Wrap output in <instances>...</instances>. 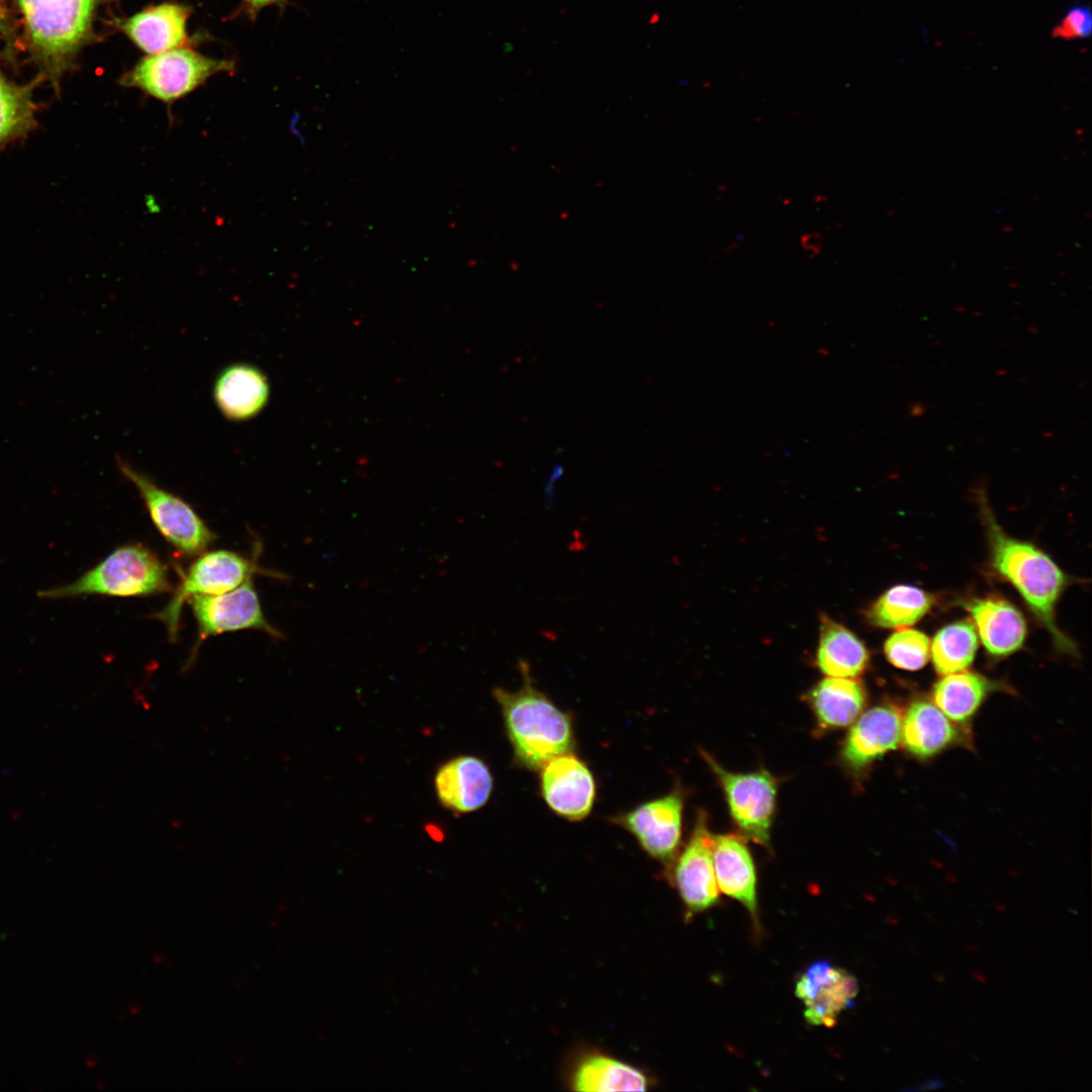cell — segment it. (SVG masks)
Returning a JSON list of instances; mask_svg holds the SVG:
<instances>
[{
    "label": "cell",
    "mask_w": 1092,
    "mask_h": 1092,
    "mask_svg": "<svg viewBox=\"0 0 1092 1092\" xmlns=\"http://www.w3.org/2000/svg\"><path fill=\"white\" fill-rule=\"evenodd\" d=\"M979 496L993 568L1016 588L1049 631L1054 644L1062 651L1074 653L1075 644L1056 622V606L1067 584L1065 573L1032 543L1008 536L994 518L984 492H979Z\"/></svg>",
    "instance_id": "1"
},
{
    "label": "cell",
    "mask_w": 1092,
    "mask_h": 1092,
    "mask_svg": "<svg viewBox=\"0 0 1092 1092\" xmlns=\"http://www.w3.org/2000/svg\"><path fill=\"white\" fill-rule=\"evenodd\" d=\"M523 686L515 692L494 688L515 761L532 770L551 758L570 752L574 736L570 716L533 685L528 663L521 661Z\"/></svg>",
    "instance_id": "2"
},
{
    "label": "cell",
    "mask_w": 1092,
    "mask_h": 1092,
    "mask_svg": "<svg viewBox=\"0 0 1092 1092\" xmlns=\"http://www.w3.org/2000/svg\"><path fill=\"white\" fill-rule=\"evenodd\" d=\"M40 78L59 89L65 73L93 35L99 0H15Z\"/></svg>",
    "instance_id": "3"
},
{
    "label": "cell",
    "mask_w": 1092,
    "mask_h": 1092,
    "mask_svg": "<svg viewBox=\"0 0 1092 1092\" xmlns=\"http://www.w3.org/2000/svg\"><path fill=\"white\" fill-rule=\"evenodd\" d=\"M167 566L142 544L113 550L93 568L71 583L41 589V599H68L88 595L143 597L169 592Z\"/></svg>",
    "instance_id": "4"
},
{
    "label": "cell",
    "mask_w": 1092,
    "mask_h": 1092,
    "mask_svg": "<svg viewBox=\"0 0 1092 1092\" xmlns=\"http://www.w3.org/2000/svg\"><path fill=\"white\" fill-rule=\"evenodd\" d=\"M234 63L203 56L186 48L151 55L125 73L120 84L138 88L164 103H172L220 72H233Z\"/></svg>",
    "instance_id": "5"
},
{
    "label": "cell",
    "mask_w": 1092,
    "mask_h": 1092,
    "mask_svg": "<svg viewBox=\"0 0 1092 1092\" xmlns=\"http://www.w3.org/2000/svg\"><path fill=\"white\" fill-rule=\"evenodd\" d=\"M116 464L140 492L156 528L177 551L193 556L207 549L215 535L189 504L160 487L122 458H116Z\"/></svg>",
    "instance_id": "6"
},
{
    "label": "cell",
    "mask_w": 1092,
    "mask_h": 1092,
    "mask_svg": "<svg viewBox=\"0 0 1092 1092\" xmlns=\"http://www.w3.org/2000/svg\"><path fill=\"white\" fill-rule=\"evenodd\" d=\"M257 560V555L250 559L230 550L202 552L181 574L169 604L153 618L165 625L170 641H176L184 602L195 595H220L240 586L260 571Z\"/></svg>",
    "instance_id": "7"
},
{
    "label": "cell",
    "mask_w": 1092,
    "mask_h": 1092,
    "mask_svg": "<svg viewBox=\"0 0 1092 1092\" xmlns=\"http://www.w3.org/2000/svg\"><path fill=\"white\" fill-rule=\"evenodd\" d=\"M701 753L719 781L730 815L743 836L756 844L769 846L778 792L774 776L765 769L732 772L706 751Z\"/></svg>",
    "instance_id": "8"
},
{
    "label": "cell",
    "mask_w": 1092,
    "mask_h": 1092,
    "mask_svg": "<svg viewBox=\"0 0 1092 1092\" xmlns=\"http://www.w3.org/2000/svg\"><path fill=\"white\" fill-rule=\"evenodd\" d=\"M188 603L196 620L198 639L187 664L193 662L199 645L209 636L254 629L276 639L283 638L265 618L252 578L224 594L192 596Z\"/></svg>",
    "instance_id": "9"
},
{
    "label": "cell",
    "mask_w": 1092,
    "mask_h": 1092,
    "mask_svg": "<svg viewBox=\"0 0 1092 1092\" xmlns=\"http://www.w3.org/2000/svg\"><path fill=\"white\" fill-rule=\"evenodd\" d=\"M682 809L684 794L675 788L663 797L613 817L612 821L629 831L648 855L673 864L681 839Z\"/></svg>",
    "instance_id": "10"
},
{
    "label": "cell",
    "mask_w": 1092,
    "mask_h": 1092,
    "mask_svg": "<svg viewBox=\"0 0 1092 1092\" xmlns=\"http://www.w3.org/2000/svg\"><path fill=\"white\" fill-rule=\"evenodd\" d=\"M857 993V980L826 961L809 966L795 989L796 996L804 1004L807 1022L827 1027L833 1026L841 1012L853 1005Z\"/></svg>",
    "instance_id": "11"
},
{
    "label": "cell",
    "mask_w": 1092,
    "mask_h": 1092,
    "mask_svg": "<svg viewBox=\"0 0 1092 1092\" xmlns=\"http://www.w3.org/2000/svg\"><path fill=\"white\" fill-rule=\"evenodd\" d=\"M713 838L707 815L700 811L688 844L673 862V880L689 911L701 912L719 900L713 866Z\"/></svg>",
    "instance_id": "12"
},
{
    "label": "cell",
    "mask_w": 1092,
    "mask_h": 1092,
    "mask_svg": "<svg viewBox=\"0 0 1092 1092\" xmlns=\"http://www.w3.org/2000/svg\"><path fill=\"white\" fill-rule=\"evenodd\" d=\"M541 792L549 808L569 821H580L590 813L596 798V782L587 765L565 752L548 760L541 768Z\"/></svg>",
    "instance_id": "13"
},
{
    "label": "cell",
    "mask_w": 1092,
    "mask_h": 1092,
    "mask_svg": "<svg viewBox=\"0 0 1092 1092\" xmlns=\"http://www.w3.org/2000/svg\"><path fill=\"white\" fill-rule=\"evenodd\" d=\"M902 712L891 704L866 711L852 725L842 746L843 762L860 770L898 747L902 733Z\"/></svg>",
    "instance_id": "14"
},
{
    "label": "cell",
    "mask_w": 1092,
    "mask_h": 1092,
    "mask_svg": "<svg viewBox=\"0 0 1092 1092\" xmlns=\"http://www.w3.org/2000/svg\"><path fill=\"white\" fill-rule=\"evenodd\" d=\"M440 804L455 813H470L489 800L493 779L487 764L473 755H459L444 762L434 779Z\"/></svg>",
    "instance_id": "15"
},
{
    "label": "cell",
    "mask_w": 1092,
    "mask_h": 1092,
    "mask_svg": "<svg viewBox=\"0 0 1092 1092\" xmlns=\"http://www.w3.org/2000/svg\"><path fill=\"white\" fill-rule=\"evenodd\" d=\"M212 395L219 413L229 421L245 422L257 417L267 405L270 384L255 365L235 363L216 376Z\"/></svg>",
    "instance_id": "16"
},
{
    "label": "cell",
    "mask_w": 1092,
    "mask_h": 1092,
    "mask_svg": "<svg viewBox=\"0 0 1092 1092\" xmlns=\"http://www.w3.org/2000/svg\"><path fill=\"white\" fill-rule=\"evenodd\" d=\"M190 9L177 3H163L144 9L115 25L139 49L155 55L187 43V20Z\"/></svg>",
    "instance_id": "17"
},
{
    "label": "cell",
    "mask_w": 1092,
    "mask_h": 1092,
    "mask_svg": "<svg viewBox=\"0 0 1092 1092\" xmlns=\"http://www.w3.org/2000/svg\"><path fill=\"white\" fill-rule=\"evenodd\" d=\"M964 607L971 614L990 655L1005 656L1022 646L1026 622L1014 605L999 598H981L966 602Z\"/></svg>",
    "instance_id": "18"
},
{
    "label": "cell",
    "mask_w": 1092,
    "mask_h": 1092,
    "mask_svg": "<svg viewBox=\"0 0 1092 1092\" xmlns=\"http://www.w3.org/2000/svg\"><path fill=\"white\" fill-rule=\"evenodd\" d=\"M713 866L718 889L756 917V872L743 838L736 834L714 835Z\"/></svg>",
    "instance_id": "19"
},
{
    "label": "cell",
    "mask_w": 1092,
    "mask_h": 1092,
    "mask_svg": "<svg viewBox=\"0 0 1092 1092\" xmlns=\"http://www.w3.org/2000/svg\"><path fill=\"white\" fill-rule=\"evenodd\" d=\"M967 734L933 703L915 701L902 720L901 739L915 756H932L950 745L964 743Z\"/></svg>",
    "instance_id": "20"
},
{
    "label": "cell",
    "mask_w": 1092,
    "mask_h": 1092,
    "mask_svg": "<svg viewBox=\"0 0 1092 1092\" xmlns=\"http://www.w3.org/2000/svg\"><path fill=\"white\" fill-rule=\"evenodd\" d=\"M805 697L822 729L851 725L867 703L864 686L855 677L826 676Z\"/></svg>",
    "instance_id": "21"
},
{
    "label": "cell",
    "mask_w": 1092,
    "mask_h": 1092,
    "mask_svg": "<svg viewBox=\"0 0 1092 1092\" xmlns=\"http://www.w3.org/2000/svg\"><path fill=\"white\" fill-rule=\"evenodd\" d=\"M869 661L868 648L851 630L825 614L820 617L815 663L823 674L857 677Z\"/></svg>",
    "instance_id": "22"
},
{
    "label": "cell",
    "mask_w": 1092,
    "mask_h": 1092,
    "mask_svg": "<svg viewBox=\"0 0 1092 1092\" xmlns=\"http://www.w3.org/2000/svg\"><path fill=\"white\" fill-rule=\"evenodd\" d=\"M933 688V704L957 723L968 721L996 685L981 674L959 671L943 675Z\"/></svg>",
    "instance_id": "23"
},
{
    "label": "cell",
    "mask_w": 1092,
    "mask_h": 1092,
    "mask_svg": "<svg viewBox=\"0 0 1092 1092\" xmlns=\"http://www.w3.org/2000/svg\"><path fill=\"white\" fill-rule=\"evenodd\" d=\"M932 603L931 595L925 590L899 584L880 596L866 611V618L875 627L906 628L922 619Z\"/></svg>",
    "instance_id": "24"
},
{
    "label": "cell",
    "mask_w": 1092,
    "mask_h": 1092,
    "mask_svg": "<svg viewBox=\"0 0 1092 1092\" xmlns=\"http://www.w3.org/2000/svg\"><path fill=\"white\" fill-rule=\"evenodd\" d=\"M647 1079L638 1069L616 1059L593 1055L576 1068L572 1085L575 1091H645Z\"/></svg>",
    "instance_id": "25"
},
{
    "label": "cell",
    "mask_w": 1092,
    "mask_h": 1092,
    "mask_svg": "<svg viewBox=\"0 0 1092 1092\" xmlns=\"http://www.w3.org/2000/svg\"><path fill=\"white\" fill-rule=\"evenodd\" d=\"M978 649L976 628L970 621H958L941 628L930 644L935 670L946 675L967 669Z\"/></svg>",
    "instance_id": "26"
},
{
    "label": "cell",
    "mask_w": 1092,
    "mask_h": 1092,
    "mask_svg": "<svg viewBox=\"0 0 1092 1092\" xmlns=\"http://www.w3.org/2000/svg\"><path fill=\"white\" fill-rule=\"evenodd\" d=\"M35 82L16 84L0 73V144L18 138L35 123Z\"/></svg>",
    "instance_id": "27"
},
{
    "label": "cell",
    "mask_w": 1092,
    "mask_h": 1092,
    "mask_svg": "<svg viewBox=\"0 0 1092 1092\" xmlns=\"http://www.w3.org/2000/svg\"><path fill=\"white\" fill-rule=\"evenodd\" d=\"M930 644L929 638L923 632L901 628L885 641L884 653L894 666L914 671L927 663Z\"/></svg>",
    "instance_id": "28"
},
{
    "label": "cell",
    "mask_w": 1092,
    "mask_h": 1092,
    "mask_svg": "<svg viewBox=\"0 0 1092 1092\" xmlns=\"http://www.w3.org/2000/svg\"><path fill=\"white\" fill-rule=\"evenodd\" d=\"M1092 14L1088 6L1076 4L1070 7L1058 25L1053 29V36L1061 39H1082L1090 35Z\"/></svg>",
    "instance_id": "29"
},
{
    "label": "cell",
    "mask_w": 1092,
    "mask_h": 1092,
    "mask_svg": "<svg viewBox=\"0 0 1092 1092\" xmlns=\"http://www.w3.org/2000/svg\"><path fill=\"white\" fill-rule=\"evenodd\" d=\"M802 246L806 251L812 252L811 256L817 255L822 244V238L819 234L805 235L801 239Z\"/></svg>",
    "instance_id": "30"
},
{
    "label": "cell",
    "mask_w": 1092,
    "mask_h": 1092,
    "mask_svg": "<svg viewBox=\"0 0 1092 1092\" xmlns=\"http://www.w3.org/2000/svg\"><path fill=\"white\" fill-rule=\"evenodd\" d=\"M251 10L258 11L259 9L271 5L284 2L285 0H244Z\"/></svg>",
    "instance_id": "31"
},
{
    "label": "cell",
    "mask_w": 1092,
    "mask_h": 1092,
    "mask_svg": "<svg viewBox=\"0 0 1092 1092\" xmlns=\"http://www.w3.org/2000/svg\"><path fill=\"white\" fill-rule=\"evenodd\" d=\"M942 1084H943V1083H942V1081H941V1080H939V1079H932V1080H928V1081H926V1082H923V1083H921V1084H920V1085H919L918 1087H915V1088H911V1089H909V1090H916V1091H920V1090H930V1089H935V1088H938V1087H940V1086H941Z\"/></svg>",
    "instance_id": "32"
},
{
    "label": "cell",
    "mask_w": 1092,
    "mask_h": 1092,
    "mask_svg": "<svg viewBox=\"0 0 1092 1092\" xmlns=\"http://www.w3.org/2000/svg\"><path fill=\"white\" fill-rule=\"evenodd\" d=\"M3 2H4V0H0V27L1 28H5V26H6V24L4 23V21H5L4 11L5 10H4V7H3Z\"/></svg>",
    "instance_id": "33"
}]
</instances>
